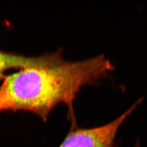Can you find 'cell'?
I'll return each mask as SVG.
<instances>
[{
    "instance_id": "obj_1",
    "label": "cell",
    "mask_w": 147,
    "mask_h": 147,
    "mask_svg": "<svg viewBox=\"0 0 147 147\" xmlns=\"http://www.w3.org/2000/svg\"><path fill=\"white\" fill-rule=\"evenodd\" d=\"M114 67L104 55L56 65L21 69L0 86V112L25 111L46 121L58 104L70 108L80 89L104 77Z\"/></svg>"
},
{
    "instance_id": "obj_2",
    "label": "cell",
    "mask_w": 147,
    "mask_h": 147,
    "mask_svg": "<svg viewBox=\"0 0 147 147\" xmlns=\"http://www.w3.org/2000/svg\"><path fill=\"white\" fill-rule=\"evenodd\" d=\"M143 99V96L140 98L121 116L104 125L80 128L74 123L59 147H119L115 142L117 132Z\"/></svg>"
},
{
    "instance_id": "obj_3",
    "label": "cell",
    "mask_w": 147,
    "mask_h": 147,
    "mask_svg": "<svg viewBox=\"0 0 147 147\" xmlns=\"http://www.w3.org/2000/svg\"><path fill=\"white\" fill-rule=\"evenodd\" d=\"M62 53L57 51L39 56H26L0 50V79H4V73L10 69H24L42 67L62 63Z\"/></svg>"
},
{
    "instance_id": "obj_4",
    "label": "cell",
    "mask_w": 147,
    "mask_h": 147,
    "mask_svg": "<svg viewBox=\"0 0 147 147\" xmlns=\"http://www.w3.org/2000/svg\"><path fill=\"white\" fill-rule=\"evenodd\" d=\"M134 147H141V141L139 138H137L136 140Z\"/></svg>"
}]
</instances>
